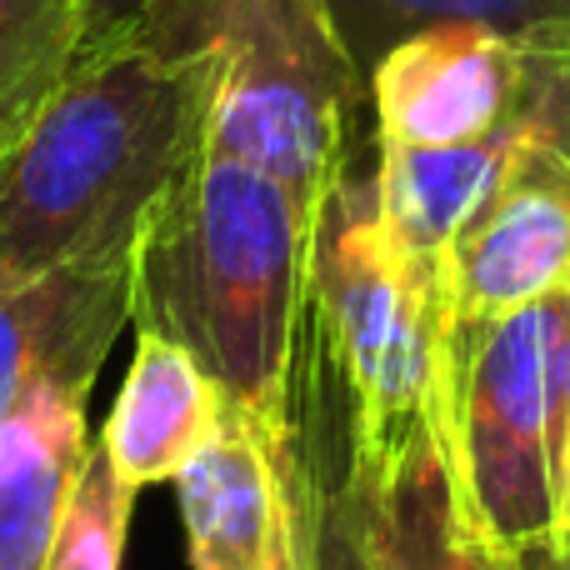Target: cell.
<instances>
[{
	"instance_id": "3",
	"label": "cell",
	"mask_w": 570,
	"mask_h": 570,
	"mask_svg": "<svg viewBox=\"0 0 570 570\" xmlns=\"http://www.w3.org/2000/svg\"><path fill=\"white\" fill-rule=\"evenodd\" d=\"M305 335L325 355V375L345 405V451L451 421V295L445 261L411 256L391 236L371 160L355 146L335 170L311 240Z\"/></svg>"
},
{
	"instance_id": "15",
	"label": "cell",
	"mask_w": 570,
	"mask_h": 570,
	"mask_svg": "<svg viewBox=\"0 0 570 570\" xmlns=\"http://www.w3.org/2000/svg\"><path fill=\"white\" fill-rule=\"evenodd\" d=\"M80 50V0H0V150L56 96Z\"/></svg>"
},
{
	"instance_id": "12",
	"label": "cell",
	"mask_w": 570,
	"mask_h": 570,
	"mask_svg": "<svg viewBox=\"0 0 570 570\" xmlns=\"http://www.w3.org/2000/svg\"><path fill=\"white\" fill-rule=\"evenodd\" d=\"M220 411H226V401L210 385V375L166 335L140 331L116 411L100 431V451L110 455L120 481L136 491L156 481H176V471L216 431Z\"/></svg>"
},
{
	"instance_id": "13",
	"label": "cell",
	"mask_w": 570,
	"mask_h": 570,
	"mask_svg": "<svg viewBox=\"0 0 570 570\" xmlns=\"http://www.w3.org/2000/svg\"><path fill=\"white\" fill-rule=\"evenodd\" d=\"M546 140V116L535 100L531 76V116L455 146H381L375 140V180H381V210L391 236L411 256L445 261V246L491 190L521 140Z\"/></svg>"
},
{
	"instance_id": "19",
	"label": "cell",
	"mask_w": 570,
	"mask_h": 570,
	"mask_svg": "<svg viewBox=\"0 0 570 570\" xmlns=\"http://www.w3.org/2000/svg\"><path fill=\"white\" fill-rule=\"evenodd\" d=\"M511 570H570V535L556 531L546 541L511 551Z\"/></svg>"
},
{
	"instance_id": "21",
	"label": "cell",
	"mask_w": 570,
	"mask_h": 570,
	"mask_svg": "<svg viewBox=\"0 0 570 570\" xmlns=\"http://www.w3.org/2000/svg\"><path fill=\"white\" fill-rule=\"evenodd\" d=\"M556 531L570 535V431H566V455H561V491H556Z\"/></svg>"
},
{
	"instance_id": "9",
	"label": "cell",
	"mask_w": 570,
	"mask_h": 570,
	"mask_svg": "<svg viewBox=\"0 0 570 570\" xmlns=\"http://www.w3.org/2000/svg\"><path fill=\"white\" fill-rule=\"evenodd\" d=\"M285 435H291V415H285V425H266L226 405L206 445L176 471L190 570L266 566L285 525V511H291L281 475Z\"/></svg>"
},
{
	"instance_id": "11",
	"label": "cell",
	"mask_w": 570,
	"mask_h": 570,
	"mask_svg": "<svg viewBox=\"0 0 570 570\" xmlns=\"http://www.w3.org/2000/svg\"><path fill=\"white\" fill-rule=\"evenodd\" d=\"M90 381L50 375L0 421V570H46L86 471Z\"/></svg>"
},
{
	"instance_id": "20",
	"label": "cell",
	"mask_w": 570,
	"mask_h": 570,
	"mask_svg": "<svg viewBox=\"0 0 570 570\" xmlns=\"http://www.w3.org/2000/svg\"><path fill=\"white\" fill-rule=\"evenodd\" d=\"M285 495H291V491H285ZM261 570H305L301 521H295V501H291V511H285V525H281L276 546H271V556H266V566H261Z\"/></svg>"
},
{
	"instance_id": "4",
	"label": "cell",
	"mask_w": 570,
	"mask_h": 570,
	"mask_svg": "<svg viewBox=\"0 0 570 570\" xmlns=\"http://www.w3.org/2000/svg\"><path fill=\"white\" fill-rule=\"evenodd\" d=\"M130 30L210 60L206 150L246 160L311 216L321 210L371 106L325 0H156Z\"/></svg>"
},
{
	"instance_id": "17",
	"label": "cell",
	"mask_w": 570,
	"mask_h": 570,
	"mask_svg": "<svg viewBox=\"0 0 570 570\" xmlns=\"http://www.w3.org/2000/svg\"><path fill=\"white\" fill-rule=\"evenodd\" d=\"M281 475L295 501V521H301L305 570H371L351 521H345V511H341V501H335L331 461H325V471H321V455L295 435V425L281 445Z\"/></svg>"
},
{
	"instance_id": "18",
	"label": "cell",
	"mask_w": 570,
	"mask_h": 570,
	"mask_svg": "<svg viewBox=\"0 0 570 570\" xmlns=\"http://www.w3.org/2000/svg\"><path fill=\"white\" fill-rule=\"evenodd\" d=\"M156 0H80V20H86V46H100V40H116L136 26Z\"/></svg>"
},
{
	"instance_id": "10",
	"label": "cell",
	"mask_w": 570,
	"mask_h": 570,
	"mask_svg": "<svg viewBox=\"0 0 570 570\" xmlns=\"http://www.w3.org/2000/svg\"><path fill=\"white\" fill-rule=\"evenodd\" d=\"M130 321V261L0 281V421L50 375L96 385Z\"/></svg>"
},
{
	"instance_id": "1",
	"label": "cell",
	"mask_w": 570,
	"mask_h": 570,
	"mask_svg": "<svg viewBox=\"0 0 570 570\" xmlns=\"http://www.w3.org/2000/svg\"><path fill=\"white\" fill-rule=\"evenodd\" d=\"M210 60L126 36L86 46L0 150V281L130 261L166 190L206 156Z\"/></svg>"
},
{
	"instance_id": "2",
	"label": "cell",
	"mask_w": 570,
	"mask_h": 570,
	"mask_svg": "<svg viewBox=\"0 0 570 570\" xmlns=\"http://www.w3.org/2000/svg\"><path fill=\"white\" fill-rule=\"evenodd\" d=\"M311 240L315 216L291 190L206 150L136 236L130 325L180 345L226 405L285 425Z\"/></svg>"
},
{
	"instance_id": "14",
	"label": "cell",
	"mask_w": 570,
	"mask_h": 570,
	"mask_svg": "<svg viewBox=\"0 0 570 570\" xmlns=\"http://www.w3.org/2000/svg\"><path fill=\"white\" fill-rule=\"evenodd\" d=\"M361 70L425 26H491L525 46H570V0H325Z\"/></svg>"
},
{
	"instance_id": "6",
	"label": "cell",
	"mask_w": 570,
	"mask_h": 570,
	"mask_svg": "<svg viewBox=\"0 0 570 570\" xmlns=\"http://www.w3.org/2000/svg\"><path fill=\"white\" fill-rule=\"evenodd\" d=\"M331 481L371 570H511L465 501L445 415L375 451H341Z\"/></svg>"
},
{
	"instance_id": "16",
	"label": "cell",
	"mask_w": 570,
	"mask_h": 570,
	"mask_svg": "<svg viewBox=\"0 0 570 570\" xmlns=\"http://www.w3.org/2000/svg\"><path fill=\"white\" fill-rule=\"evenodd\" d=\"M130 495H136V485L120 481L110 455L100 451V441H90L86 471H80L76 495L66 505V521L56 531L46 570H120Z\"/></svg>"
},
{
	"instance_id": "8",
	"label": "cell",
	"mask_w": 570,
	"mask_h": 570,
	"mask_svg": "<svg viewBox=\"0 0 570 570\" xmlns=\"http://www.w3.org/2000/svg\"><path fill=\"white\" fill-rule=\"evenodd\" d=\"M570 285V156L551 140H521L475 210L445 246L451 331Z\"/></svg>"
},
{
	"instance_id": "5",
	"label": "cell",
	"mask_w": 570,
	"mask_h": 570,
	"mask_svg": "<svg viewBox=\"0 0 570 570\" xmlns=\"http://www.w3.org/2000/svg\"><path fill=\"white\" fill-rule=\"evenodd\" d=\"M570 431V285L451 331V445L475 521L501 551L556 535Z\"/></svg>"
},
{
	"instance_id": "7",
	"label": "cell",
	"mask_w": 570,
	"mask_h": 570,
	"mask_svg": "<svg viewBox=\"0 0 570 570\" xmlns=\"http://www.w3.org/2000/svg\"><path fill=\"white\" fill-rule=\"evenodd\" d=\"M381 146H455L531 116V46L491 26H425L365 70Z\"/></svg>"
}]
</instances>
